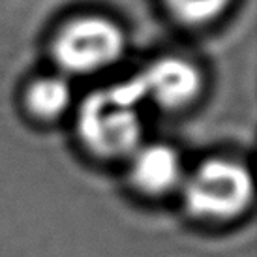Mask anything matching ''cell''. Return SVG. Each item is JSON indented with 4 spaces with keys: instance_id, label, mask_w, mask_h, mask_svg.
I'll return each instance as SVG.
<instances>
[{
    "instance_id": "3957f363",
    "label": "cell",
    "mask_w": 257,
    "mask_h": 257,
    "mask_svg": "<svg viewBox=\"0 0 257 257\" xmlns=\"http://www.w3.org/2000/svg\"><path fill=\"white\" fill-rule=\"evenodd\" d=\"M128 38L120 23L98 12L68 17L47 43L51 64L64 77H90L114 68L126 55Z\"/></svg>"
},
{
    "instance_id": "7a4b0ae2",
    "label": "cell",
    "mask_w": 257,
    "mask_h": 257,
    "mask_svg": "<svg viewBox=\"0 0 257 257\" xmlns=\"http://www.w3.org/2000/svg\"><path fill=\"white\" fill-rule=\"evenodd\" d=\"M179 195L184 214L197 225L229 227L250 214L255 188L242 160L216 154L186 169Z\"/></svg>"
},
{
    "instance_id": "52a82bcc",
    "label": "cell",
    "mask_w": 257,
    "mask_h": 257,
    "mask_svg": "<svg viewBox=\"0 0 257 257\" xmlns=\"http://www.w3.org/2000/svg\"><path fill=\"white\" fill-rule=\"evenodd\" d=\"M236 0H160L169 21L179 29L201 32L220 25Z\"/></svg>"
},
{
    "instance_id": "5b68a950",
    "label": "cell",
    "mask_w": 257,
    "mask_h": 257,
    "mask_svg": "<svg viewBox=\"0 0 257 257\" xmlns=\"http://www.w3.org/2000/svg\"><path fill=\"white\" fill-rule=\"evenodd\" d=\"M124 165L130 190L147 201H162L179 193L186 175L177 147L164 141H145Z\"/></svg>"
},
{
    "instance_id": "6da1fadb",
    "label": "cell",
    "mask_w": 257,
    "mask_h": 257,
    "mask_svg": "<svg viewBox=\"0 0 257 257\" xmlns=\"http://www.w3.org/2000/svg\"><path fill=\"white\" fill-rule=\"evenodd\" d=\"M141 92L134 75L88 92L75 103V139L98 164H126L145 143Z\"/></svg>"
},
{
    "instance_id": "277c9868",
    "label": "cell",
    "mask_w": 257,
    "mask_h": 257,
    "mask_svg": "<svg viewBox=\"0 0 257 257\" xmlns=\"http://www.w3.org/2000/svg\"><path fill=\"white\" fill-rule=\"evenodd\" d=\"M143 103H152L165 114L193 109L207 90L205 72L184 55H162L134 75Z\"/></svg>"
},
{
    "instance_id": "8992f818",
    "label": "cell",
    "mask_w": 257,
    "mask_h": 257,
    "mask_svg": "<svg viewBox=\"0 0 257 257\" xmlns=\"http://www.w3.org/2000/svg\"><path fill=\"white\" fill-rule=\"evenodd\" d=\"M75 107L72 79L57 72L40 73L27 81L21 90V109L38 126H53L64 120Z\"/></svg>"
}]
</instances>
